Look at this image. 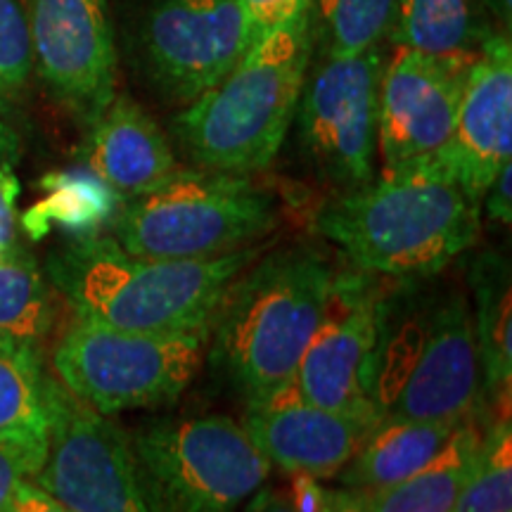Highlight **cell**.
I'll return each mask as SVG.
<instances>
[{
    "label": "cell",
    "mask_w": 512,
    "mask_h": 512,
    "mask_svg": "<svg viewBox=\"0 0 512 512\" xmlns=\"http://www.w3.org/2000/svg\"><path fill=\"white\" fill-rule=\"evenodd\" d=\"M451 512H512V427L508 418H501L486 432L482 460Z\"/></svg>",
    "instance_id": "cell-26"
},
{
    "label": "cell",
    "mask_w": 512,
    "mask_h": 512,
    "mask_svg": "<svg viewBox=\"0 0 512 512\" xmlns=\"http://www.w3.org/2000/svg\"><path fill=\"white\" fill-rule=\"evenodd\" d=\"M29 34L43 81L88 124L117 95V48L105 0H29Z\"/></svg>",
    "instance_id": "cell-14"
},
{
    "label": "cell",
    "mask_w": 512,
    "mask_h": 512,
    "mask_svg": "<svg viewBox=\"0 0 512 512\" xmlns=\"http://www.w3.org/2000/svg\"><path fill=\"white\" fill-rule=\"evenodd\" d=\"M55 325V302L34 259L19 249L0 261V339L38 349Z\"/></svg>",
    "instance_id": "cell-24"
},
{
    "label": "cell",
    "mask_w": 512,
    "mask_h": 512,
    "mask_svg": "<svg viewBox=\"0 0 512 512\" xmlns=\"http://www.w3.org/2000/svg\"><path fill=\"white\" fill-rule=\"evenodd\" d=\"M10 136H8V131H5L3 126H0V166H5L3 162H5V157L10 155Z\"/></svg>",
    "instance_id": "cell-35"
},
{
    "label": "cell",
    "mask_w": 512,
    "mask_h": 512,
    "mask_svg": "<svg viewBox=\"0 0 512 512\" xmlns=\"http://www.w3.org/2000/svg\"><path fill=\"white\" fill-rule=\"evenodd\" d=\"M31 479L72 512H150L124 430L53 377L46 456Z\"/></svg>",
    "instance_id": "cell-10"
},
{
    "label": "cell",
    "mask_w": 512,
    "mask_h": 512,
    "mask_svg": "<svg viewBox=\"0 0 512 512\" xmlns=\"http://www.w3.org/2000/svg\"><path fill=\"white\" fill-rule=\"evenodd\" d=\"M399 0H311V36L323 55L351 57L389 36Z\"/></svg>",
    "instance_id": "cell-25"
},
{
    "label": "cell",
    "mask_w": 512,
    "mask_h": 512,
    "mask_svg": "<svg viewBox=\"0 0 512 512\" xmlns=\"http://www.w3.org/2000/svg\"><path fill=\"white\" fill-rule=\"evenodd\" d=\"M128 441L150 512H240L273 467L221 413L152 422Z\"/></svg>",
    "instance_id": "cell-7"
},
{
    "label": "cell",
    "mask_w": 512,
    "mask_h": 512,
    "mask_svg": "<svg viewBox=\"0 0 512 512\" xmlns=\"http://www.w3.org/2000/svg\"><path fill=\"white\" fill-rule=\"evenodd\" d=\"M311 53V10L256 36L228 76L174 119L183 155L226 174L266 169L290 133Z\"/></svg>",
    "instance_id": "cell-3"
},
{
    "label": "cell",
    "mask_w": 512,
    "mask_h": 512,
    "mask_svg": "<svg viewBox=\"0 0 512 512\" xmlns=\"http://www.w3.org/2000/svg\"><path fill=\"white\" fill-rule=\"evenodd\" d=\"M91 126L88 169L110 185L119 200L150 195L178 171L169 138L128 95H114Z\"/></svg>",
    "instance_id": "cell-17"
},
{
    "label": "cell",
    "mask_w": 512,
    "mask_h": 512,
    "mask_svg": "<svg viewBox=\"0 0 512 512\" xmlns=\"http://www.w3.org/2000/svg\"><path fill=\"white\" fill-rule=\"evenodd\" d=\"M10 512H72V510L64 508L60 501H55L48 491H43L41 486L31 482V479H24V482L17 486Z\"/></svg>",
    "instance_id": "cell-31"
},
{
    "label": "cell",
    "mask_w": 512,
    "mask_h": 512,
    "mask_svg": "<svg viewBox=\"0 0 512 512\" xmlns=\"http://www.w3.org/2000/svg\"><path fill=\"white\" fill-rule=\"evenodd\" d=\"M209 330L155 335L76 318L53 351L57 382L102 415L159 406L195 380Z\"/></svg>",
    "instance_id": "cell-8"
},
{
    "label": "cell",
    "mask_w": 512,
    "mask_h": 512,
    "mask_svg": "<svg viewBox=\"0 0 512 512\" xmlns=\"http://www.w3.org/2000/svg\"><path fill=\"white\" fill-rule=\"evenodd\" d=\"M17 252H19V247H17V249H5V247H0V261H3V259H8V256L17 254Z\"/></svg>",
    "instance_id": "cell-37"
},
{
    "label": "cell",
    "mask_w": 512,
    "mask_h": 512,
    "mask_svg": "<svg viewBox=\"0 0 512 512\" xmlns=\"http://www.w3.org/2000/svg\"><path fill=\"white\" fill-rule=\"evenodd\" d=\"M275 219L273 197L247 176L178 169L162 188L126 200L112 226L131 254L214 259L264 238Z\"/></svg>",
    "instance_id": "cell-6"
},
{
    "label": "cell",
    "mask_w": 512,
    "mask_h": 512,
    "mask_svg": "<svg viewBox=\"0 0 512 512\" xmlns=\"http://www.w3.org/2000/svg\"><path fill=\"white\" fill-rule=\"evenodd\" d=\"M482 204L437 157L339 192L318 209L316 230L361 271L425 283L475 245Z\"/></svg>",
    "instance_id": "cell-1"
},
{
    "label": "cell",
    "mask_w": 512,
    "mask_h": 512,
    "mask_svg": "<svg viewBox=\"0 0 512 512\" xmlns=\"http://www.w3.org/2000/svg\"><path fill=\"white\" fill-rule=\"evenodd\" d=\"M36 467L17 448L0 444V512H10L17 486L34 477Z\"/></svg>",
    "instance_id": "cell-29"
},
{
    "label": "cell",
    "mask_w": 512,
    "mask_h": 512,
    "mask_svg": "<svg viewBox=\"0 0 512 512\" xmlns=\"http://www.w3.org/2000/svg\"><path fill=\"white\" fill-rule=\"evenodd\" d=\"M41 190L46 195L22 216V226L34 240H41L53 226L74 238H91L117 216L119 195L91 169L43 176Z\"/></svg>",
    "instance_id": "cell-21"
},
{
    "label": "cell",
    "mask_w": 512,
    "mask_h": 512,
    "mask_svg": "<svg viewBox=\"0 0 512 512\" xmlns=\"http://www.w3.org/2000/svg\"><path fill=\"white\" fill-rule=\"evenodd\" d=\"M380 46L361 55H320L299 95L297 138L313 171L342 192L375 181Z\"/></svg>",
    "instance_id": "cell-9"
},
{
    "label": "cell",
    "mask_w": 512,
    "mask_h": 512,
    "mask_svg": "<svg viewBox=\"0 0 512 512\" xmlns=\"http://www.w3.org/2000/svg\"><path fill=\"white\" fill-rule=\"evenodd\" d=\"M510 176H512L510 164H505L501 174L494 178V183L489 185V190H486L484 195L486 214H489V219H494L498 223H510V214H512Z\"/></svg>",
    "instance_id": "cell-32"
},
{
    "label": "cell",
    "mask_w": 512,
    "mask_h": 512,
    "mask_svg": "<svg viewBox=\"0 0 512 512\" xmlns=\"http://www.w3.org/2000/svg\"><path fill=\"white\" fill-rule=\"evenodd\" d=\"M389 38L441 60L472 62L482 48L472 0H399Z\"/></svg>",
    "instance_id": "cell-22"
},
{
    "label": "cell",
    "mask_w": 512,
    "mask_h": 512,
    "mask_svg": "<svg viewBox=\"0 0 512 512\" xmlns=\"http://www.w3.org/2000/svg\"><path fill=\"white\" fill-rule=\"evenodd\" d=\"M19 185L8 166H0V247L17 249L15 235V200Z\"/></svg>",
    "instance_id": "cell-30"
},
{
    "label": "cell",
    "mask_w": 512,
    "mask_h": 512,
    "mask_svg": "<svg viewBox=\"0 0 512 512\" xmlns=\"http://www.w3.org/2000/svg\"><path fill=\"white\" fill-rule=\"evenodd\" d=\"M472 62L441 60L411 48H396L382 69L377 98V152L382 171L434 159L444 150L456 128Z\"/></svg>",
    "instance_id": "cell-13"
},
{
    "label": "cell",
    "mask_w": 512,
    "mask_h": 512,
    "mask_svg": "<svg viewBox=\"0 0 512 512\" xmlns=\"http://www.w3.org/2000/svg\"><path fill=\"white\" fill-rule=\"evenodd\" d=\"M456 427L448 422H380L337 475L339 484L363 494L403 482L437 456Z\"/></svg>",
    "instance_id": "cell-19"
},
{
    "label": "cell",
    "mask_w": 512,
    "mask_h": 512,
    "mask_svg": "<svg viewBox=\"0 0 512 512\" xmlns=\"http://www.w3.org/2000/svg\"><path fill=\"white\" fill-rule=\"evenodd\" d=\"M475 287V330L484 368L486 396H508L512 382V292L508 264L496 254L477 259L472 268Z\"/></svg>",
    "instance_id": "cell-23"
},
{
    "label": "cell",
    "mask_w": 512,
    "mask_h": 512,
    "mask_svg": "<svg viewBox=\"0 0 512 512\" xmlns=\"http://www.w3.org/2000/svg\"><path fill=\"white\" fill-rule=\"evenodd\" d=\"M242 425L271 465L316 482L337 477L377 427L309 401L294 380L247 401Z\"/></svg>",
    "instance_id": "cell-15"
},
{
    "label": "cell",
    "mask_w": 512,
    "mask_h": 512,
    "mask_svg": "<svg viewBox=\"0 0 512 512\" xmlns=\"http://www.w3.org/2000/svg\"><path fill=\"white\" fill-rule=\"evenodd\" d=\"M382 299L373 273L361 268L335 273L323 318L294 375V384L309 401L375 425L380 418L370 396V368Z\"/></svg>",
    "instance_id": "cell-11"
},
{
    "label": "cell",
    "mask_w": 512,
    "mask_h": 512,
    "mask_svg": "<svg viewBox=\"0 0 512 512\" xmlns=\"http://www.w3.org/2000/svg\"><path fill=\"white\" fill-rule=\"evenodd\" d=\"M242 0H155L145 60L166 98L190 105L228 76L254 43Z\"/></svg>",
    "instance_id": "cell-12"
},
{
    "label": "cell",
    "mask_w": 512,
    "mask_h": 512,
    "mask_svg": "<svg viewBox=\"0 0 512 512\" xmlns=\"http://www.w3.org/2000/svg\"><path fill=\"white\" fill-rule=\"evenodd\" d=\"M240 512H299V510L297 505H294L290 494L264 484L245 505H242Z\"/></svg>",
    "instance_id": "cell-33"
},
{
    "label": "cell",
    "mask_w": 512,
    "mask_h": 512,
    "mask_svg": "<svg viewBox=\"0 0 512 512\" xmlns=\"http://www.w3.org/2000/svg\"><path fill=\"white\" fill-rule=\"evenodd\" d=\"M242 8L247 12L254 36H261L275 24L311 10V0H242Z\"/></svg>",
    "instance_id": "cell-28"
},
{
    "label": "cell",
    "mask_w": 512,
    "mask_h": 512,
    "mask_svg": "<svg viewBox=\"0 0 512 512\" xmlns=\"http://www.w3.org/2000/svg\"><path fill=\"white\" fill-rule=\"evenodd\" d=\"M0 444L17 448L36 470L48 446V375L38 349L8 339H0Z\"/></svg>",
    "instance_id": "cell-20"
},
{
    "label": "cell",
    "mask_w": 512,
    "mask_h": 512,
    "mask_svg": "<svg viewBox=\"0 0 512 512\" xmlns=\"http://www.w3.org/2000/svg\"><path fill=\"white\" fill-rule=\"evenodd\" d=\"M318 512H366L361 498L349 489H325Z\"/></svg>",
    "instance_id": "cell-34"
},
{
    "label": "cell",
    "mask_w": 512,
    "mask_h": 512,
    "mask_svg": "<svg viewBox=\"0 0 512 512\" xmlns=\"http://www.w3.org/2000/svg\"><path fill=\"white\" fill-rule=\"evenodd\" d=\"M501 5V17L505 19V27H510V10H512V0H498Z\"/></svg>",
    "instance_id": "cell-36"
},
{
    "label": "cell",
    "mask_w": 512,
    "mask_h": 512,
    "mask_svg": "<svg viewBox=\"0 0 512 512\" xmlns=\"http://www.w3.org/2000/svg\"><path fill=\"white\" fill-rule=\"evenodd\" d=\"M484 441L486 432L479 418L460 422L437 456L411 477L384 489L354 494L366 512H451L482 460Z\"/></svg>",
    "instance_id": "cell-18"
},
{
    "label": "cell",
    "mask_w": 512,
    "mask_h": 512,
    "mask_svg": "<svg viewBox=\"0 0 512 512\" xmlns=\"http://www.w3.org/2000/svg\"><path fill=\"white\" fill-rule=\"evenodd\" d=\"M34 67L29 19L17 0H0V100L22 91Z\"/></svg>",
    "instance_id": "cell-27"
},
{
    "label": "cell",
    "mask_w": 512,
    "mask_h": 512,
    "mask_svg": "<svg viewBox=\"0 0 512 512\" xmlns=\"http://www.w3.org/2000/svg\"><path fill=\"white\" fill-rule=\"evenodd\" d=\"M264 247L214 259L131 254L114 238H74L48 259V278L76 316L119 330L181 335L209 330L223 294Z\"/></svg>",
    "instance_id": "cell-2"
},
{
    "label": "cell",
    "mask_w": 512,
    "mask_h": 512,
    "mask_svg": "<svg viewBox=\"0 0 512 512\" xmlns=\"http://www.w3.org/2000/svg\"><path fill=\"white\" fill-rule=\"evenodd\" d=\"M370 396L380 422H460L479 418L484 368L475 316L458 290L427 299H382Z\"/></svg>",
    "instance_id": "cell-4"
},
{
    "label": "cell",
    "mask_w": 512,
    "mask_h": 512,
    "mask_svg": "<svg viewBox=\"0 0 512 512\" xmlns=\"http://www.w3.org/2000/svg\"><path fill=\"white\" fill-rule=\"evenodd\" d=\"M332 278L323 254L294 245L254 259L228 285L211 318V361L247 401L294 380L323 318Z\"/></svg>",
    "instance_id": "cell-5"
},
{
    "label": "cell",
    "mask_w": 512,
    "mask_h": 512,
    "mask_svg": "<svg viewBox=\"0 0 512 512\" xmlns=\"http://www.w3.org/2000/svg\"><path fill=\"white\" fill-rule=\"evenodd\" d=\"M512 155V48L508 34L486 36L467 69L456 128L437 159L467 195H484Z\"/></svg>",
    "instance_id": "cell-16"
}]
</instances>
